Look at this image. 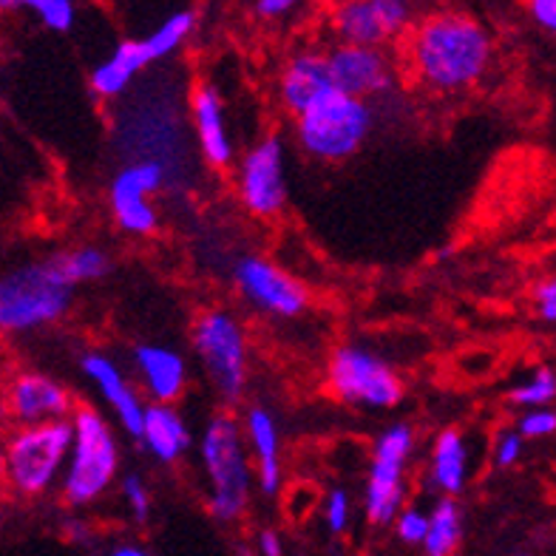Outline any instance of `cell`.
<instances>
[{
  "label": "cell",
  "mask_w": 556,
  "mask_h": 556,
  "mask_svg": "<svg viewBox=\"0 0 556 556\" xmlns=\"http://www.w3.org/2000/svg\"><path fill=\"white\" fill-rule=\"evenodd\" d=\"M494 60V40L466 12H434L406 35V68L417 86L434 94H457L477 86Z\"/></svg>",
  "instance_id": "6da1fadb"
},
{
  "label": "cell",
  "mask_w": 556,
  "mask_h": 556,
  "mask_svg": "<svg viewBox=\"0 0 556 556\" xmlns=\"http://www.w3.org/2000/svg\"><path fill=\"white\" fill-rule=\"evenodd\" d=\"M74 443L72 420L23 426L15 429L3 448V475L17 497H37L52 489L60 475H66Z\"/></svg>",
  "instance_id": "7a4b0ae2"
},
{
  "label": "cell",
  "mask_w": 556,
  "mask_h": 556,
  "mask_svg": "<svg viewBox=\"0 0 556 556\" xmlns=\"http://www.w3.org/2000/svg\"><path fill=\"white\" fill-rule=\"evenodd\" d=\"M372 109L344 91H327L295 117V139L304 154L321 162L350 160L372 131Z\"/></svg>",
  "instance_id": "3957f363"
},
{
  "label": "cell",
  "mask_w": 556,
  "mask_h": 556,
  "mask_svg": "<svg viewBox=\"0 0 556 556\" xmlns=\"http://www.w3.org/2000/svg\"><path fill=\"white\" fill-rule=\"evenodd\" d=\"M244 434L230 415L211 417L202 434V466L207 477V508L216 520H239L250 500V463Z\"/></svg>",
  "instance_id": "277c9868"
},
{
  "label": "cell",
  "mask_w": 556,
  "mask_h": 556,
  "mask_svg": "<svg viewBox=\"0 0 556 556\" xmlns=\"http://www.w3.org/2000/svg\"><path fill=\"white\" fill-rule=\"evenodd\" d=\"M72 307L68 285L52 258L26 264L0 281V327L7 332H31L63 318Z\"/></svg>",
  "instance_id": "5b68a950"
},
{
  "label": "cell",
  "mask_w": 556,
  "mask_h": 556,
  "mask_svg": "<svg viewBox=\"0 0 556 556\" xmlns=\"http://www.w3.org/2000/svg\"><path fill=\"white\" fill-rule=\"evenodd\" d=\"M72 424L74 443L66 475H63V494L72 505H88L94 503L117 477V440L103 417L88 406L74 412Z\"/></svg>",
  "instance_id": "8992f818"
},
{
  "label": "cell",
  "mask_w": 556,
  "mask_h": 556,
  "mask_svg": "<svg viewBox=\"0 0 556 556\" xmlns=\"http://www.w3.org/2000/svg\"><path fill=\"white\" fill-rule=\"evenodd\" d=\"M193 350L225 401H239L248 383V338L227 309H205L193 321Z\"/></svg>",
  "instance_id": "52a82bcc"
},
{
  "label": "cell",
  "mask_w": 556,
  "mask_h": 556,
  "mask_svg": "<svg viewBox=\"0 0 556 556\" xmlns=\"http://www.w3.org/2000/svg\"><path fill=\"white\" fill-rule=\"evenodd\" d=\"M330 389L344 403L392 409L403 397L395 369L364 346H341L330 358Z\"/></svg>",
  "instance_id": "ba28073f"
},
{
  "label": "cell",
  "mask_w": 556,
  "mask_h": 556,
  "mask_svg": "<svg viewBox=\"0 0 556 556\" xmlns=\"http://www.w3.org/2000/svg\"><path fill=\"white\" fill-rule=\"evenodd\" d=\"M412 443H415V434L406 424L389 426L387 432L375 440L372 466H369L364 494L366 520L372 526H389L401 517L403 475H406Z\"/></svg>",
  "instance_id": "9c48e42d"
},
{
  "label": "cell",
  "mask_w": 556,
  "mask_h": 556,
  "mask_svg": "<svg viewBox=\"0 0 556 556\" xmlns=\"http://www.w3.org/2000/svg\"><path fill=\"white\" fill-rule=\"evenodd\" d=\"M236 191L242 205L258 219H273L287 205V170L285 142L267 137L250 148L239 162Z\"/></svg>",
  "instance_id": "30bf717a"
},
{
  "label": "cell",
  "mask_w": 556,
  "mask_h": 556,
  "mask_svg": "<svg viewBox=\"0 0 556 556\" xmlns=\"http://www.w3.org/2000/svg\"><path fill=\"white\" fill-rule=\"evenodd\" d=\"M412 9L401 0H350L332 12V31L338 43L372 46L383 43L412 31Z\"/></svg>",
  "instance_id": "8fae6325"
},
{
  "label": "cell",
  "mask_w": 556,
  "mask_h": 556,
  "mask_svg": "<svg viewBox=\"0 0 556 556\" xmlns=\"http://www.w3.org/2000/svg\"><path fill=\"white\" fill-rule=\"evenodd\" d=\"M162 179H165V170L154 160L131 162L114 176L109 202L114 222L123 227L125 233H154L160 216H156V207L151 205V197H154V191H160Z\"/></svg>",
  "instance_id": "7c38bea8"
},
{
  "label": "cell",
  "mask_w": 556,
  "mask_h": 556,
  "mask_svg": "<svg viewBox=\"0 0 556 556\" xmlns=\"http://www.w3.org/2000/svg\"><path fill=\"white\" fill-rule=\"evenodd\" d=\"M236 287L256 309L276 318H295L307 309V290L290 273L262 256H244L233 270Z\"/></svg>",
  "instance_id": "4fadbf2b"
},
{
  "label": "cell",
  "mask_w": 556,
  "mask_h": 556,
  "mask_svg": "<svg viewBox=\"0 0 556 556\" xmlns=\"http://www.w3.org/2000/svg\"><path fill=\"white\" fill-rule=\"evenodd\" d=\"M330 60L332 86L350 97H378L395 86V68L383 49L372 46H344L338 43L327 52Z\"/></svg>",
  "instance_id": "5bb4252c"
},
{
  "label": "cell",
  "mask_w": 556,
  "mask_h": 556,
  "mask_svg": "<svg viewBox=\"0 0 556 556\" xmlns=\"http://www.w3.org/2000/svg\"><path fill=\"white\" fill-rule=\"evenodd\" d=\"M7 412L17 426L58 424L74 415L72 395L43 372H17L7 383Z\"/></svg>",
  "instance_id": "9a60e30c"
},
{
  "label": "cell",
  "mask_w": 556,
  "mask_h": 556,
  "mask_svg": "<svg viewBox=\"0 0 556 556\" xmlns=\"http://www.w3.org/2000/svg\"><path fill=\"white\" fill-rule=\"evenodd\" d=\"M332 74L327 52H299L287 60L281 74H278V97L287 111H293L295 117L304 114L309 105L332 91Z\"/></svg>",
  "instance_id": "2e32d148"
},
{
  "label": "cell",
  "mask_w": 556,
  "mask_h": 556,
  "mask_svg": "<svg viewBox=\"0 0 556 556\" xmlns=\"http://www.w3.org/2000/svg\"><path fill=\"white\" fill-rule=\"evenodd\" d=\"M83 372L91 378L97 392L114 409V415L119 417V424L139 438L142 426H146L148 406H142V401H139V395L131 389V383L125 381V375L119 372V366L109 355H103V352H88L86 358H83Z\"/></svg>",
  "instance_id": "e0dca14e"
},
{
  "label": "cell",
  "mask_w": 556,
  "mask_h": 556,
  "mask_svg": "<svg viewBox=\"0 0 556 556\" xmlns=\"http://www.w3.org/2000/svg\"><path fill=\"white\" fill-rule=\"evenodd\" d=\"M134 364L142 378V387L154 403H174L182 395L185 381H188V369H185V358L170 346L160 344H139L134 350Z\"/></svg>",
  "instance_id": "ac0fdd59"
},
{
  "label": "cell",
  "mask_w": 556,
  "mask_h": 556,
  "mask_svg": "<svg viewBox=\"0 0 556 556\" xmlns=\"http://www.w3.org/2000/svg\"><path fill=\"white\" fill-rule=\"evenodd\" d=\"M191 117L202 154L211 165L225 168L233 160V142L227 134L222 97L213 86H199L191 97Z\"/></svg>",
  "instance_id": "d6986e66"
},
{
  "label": "cell",
  "mask_w": 556,
  "mask_h": 556,
  "mask_svg": "<svg viewBox=\"0 0 556 556\" xmlns=\"http://www.w3.org/2000/svg\"><path fill=\"white\" fill-rule=\"evenodd\" d=\"M244 438L250 443V452L256 454V480L262 494H278L281 489V460H278V429L273 415L264 406H253L244 420Z\"/></svg>",
  "instance_id": "ffe728a7"
},
{
  "label": "cell",
  "mask_w": 556,
  "mask_h": 556,
  "mask_svg": "<svg viewBox=\"0 0 556 556\" xmlns=\"http://www.w3.org/2000/svg\"><path fill=\"white\" fill-rule=\"evenodd\" d=\"M139 440L162 463L179 460L188 452V446H191V434H188L182 415L174 406H168V403H151L148 406L146 426H142Z\"/></svg>",
  "instance_id": "44dd1931"
},
{
  "label": "cell",
  "mask_w": 556,
  "mask_h": 556,
  "mask_svg": "<svg viewBox=\"0 0 556 556\" xmlns=\"http://www.w3.org/2000/svg\"><path fill=\"white\" fill-rule=\"evenodd\" d=\"M146 49H142V40H123V43L109 54V58L100 63V66L91 72V91L103 100H114L131 86L134 77H137L142 68L148 66Z\"/></svg>",
  "instance_id": "7402d4cb"
},
{
  "label": "cell",
  "mask_w": 556,
  "mask_h": 556,
  "mask_svg": "<svg viewBox=\"0 0 556 556\" xmlns=\"http://www.w3.org/2000/svg\"><path fill=\"white\" fill-rule=\"evenodd\" d=\"M466 475H469V454H466V440L460 432L446 429L434 440L432 460H429V477L432 485L446 497H454L466 489Z\"/></svg>",
  "instance_id": "603a6c76"
},
{
  "label": "cell",
  "mask_w": 556,
  "mask_h": 556,
  "mask_svg": "<svg viewBox=\"0 0 556 556\" xmlns=\"http://www.w3.org/2000/svg\"><path fill=\"white\" fill-rule=\"evenodd\" d=\"M463 540V514L452 497L438 500L429 514V534L424 542L426 556H454Z\"/></svg>",
  "instance_id": "cb8c5ba5"
},
{
  "label": "cell",
  "mask_w": 556,
  "mask_h": 556,
  "mask_svg": "<svg viewBox=\"0 0 556 556\" xmlns=\"http://www.w3.org/2000/svg\"><path fill=\"white\" fill-rule=\"evenodd\" d=\"M193 29H197V15L193 12H174V15H168L142 40V49H146L148 60L154 63V60L174 54L193 35Z\"/></svg>",
  "instance_id": "d4e9b609"
},
{
  "label": "cell",
  "mask_w": 556,
  "mask_h": 556,
  "mask_svg": "<svg viewBox=\"0 0 556 556\" xmlns=\"http://www.w3.org/2000/svg\"><path fill=\"white\" fill-rule=\"evenodd\" d=\"M58 270L63 273L68 285H83V281H97L109 273V256L97 248H74L66 253L52 256Z\"/></svg>",
  "instance_id": "484cf974"
},
{
  "label": "cell",
  "mask_w": 556,
  "mask_h": 556,
  "mask_svg": "<svg viewBox=\"0 0 556 556\" xmlns=\"http://www.w3.org/2000/svg\"><path fill=\"white\" fill-rule=\"evenodd\" d=\"M511 403L522 406V409H545L551 401H556V372L548 366L534 369V375L522 381L520 387H514L508 392Z\"/></svg>",
  "instance_id": "4316f807"
},
{
  "label": "cell",
  "mask_w": 556,
  "mask_h": 556,
  "mask_svg": "<svg viewBox=\"0 0 556 556\" xmlns=\"http://www.w3.org/2000/svg\"><path fill=\"white\" fill-rule=\"evenodd\" d=\"M29 9H35L46 29L68 31L74 26V7L68 0H31Z\"/></svg>",
  "instance_id": "83f0119b"
},
{
  "label": "cell",
  "mask_w": 556,
  "mask_h": 556,
  "mask_svg": "<svg viewBox=\"0 0 556 556\" xmlns=\"http://www.w3.org/2000/svg\"><path fill=\"white\" fill-rule=\"evenodd\" d=\"M395 534L406 545H420L424 548L426 534H429V514L417 511V508H403L401 517L395 520Z\"/></svg>",
  "instance_id": "f1b7e54d"
},
{
  "label": "cell",
  "mask_w": 556,
  "mask_h": 556,
  "mask_svg": "<svg viewBox=\"0 0 556 556\" xmlns=\"http://www.w3.org/2000/svg\"><path fill=\"white\" fill-rule=\"evenodd\" d=\"M517 432H520L522 438L531 440L548 438V434L556 432V412L551 409V406H545V409L522 412L520 424H517Z\"/></svg>",
  "instance_id": "f546056e"
},
{
  "label": "cell",
  "mask_w": 556,
  "mask_h": 556,
  "mask_svg": "<svg viewBox=\"0 0 556 556\" xmlns=\"http://www.w3.org/2000/svg\"><path fill=\"white\" fill-rule=\"evenodd\" d=\"M350 497H346L344 489H332L327 494V503H324V522L330 528L332 534H341L346 526H350Z\"/></svg>",
  "instance_id": "4dcf8cb0"
},
{
  "label": "cell",
  "mask_w": 556,
  "mask_h": 556,
  "mask_svg": "<svg viewBox=\"0 0 556 556\" xmlns=\"http://www.w3.org/2000/svg\"><path fill=\"white\" fill-rule=\"evenodd\" d=\"M123 494H125V503H128V508H131L134 520L146 522L148 511H151V494H148L146 483H142L137 475H128L123 480Z\"/></svg>",
  "instance_id": "1f68e13d"
},
{
  "label": "cell",
  "mask_w": 556,
  "mask_h": 556,
  "mask_svg": "<svg viewBox=\"0 0 556 556\" xmlns=\"http://www.w3.org/2000/svg\"><path fill=\"white\" fill-rule=\"evenodd\" d=\"M522 434L520 432H503L497 438V446H494V463L500 469H508L522 457Z\"/></svg>",
  "instance_id": "d6a6232c"
},
{
  "label": "cell",
  "mask_w": 556,
  "mask_h": 556,
  "mask_svg": "<svg viewBox=\"0 0 556 556\" xmlns=\"http://www.w3.org/2000/svg\"><path fill=\"white\" fill-rule=\"evenodd\" d=\"M534 309L542 321L556 324V276H548L540 281L534 290Z\"/></svg>",
  "instance_id": "836d02e7"
},
{
  "label": "cell",
  "mask_w": 556,
  "mask_h": 556,
  "mask_svg": "<svg viewBox=\"0 0 556 556\" xmlns=\"http://www.w3.org/2000/svg\"><path fill=\"white\" fill-rule=\"evenodd\" d=\"M528 9H531L536 26L556 37V0H534Z\"/></svg>",
  "instance_id": "e575fe53"
},
{
  "label": "cell",
  "mask_w": 556,
  "mask_h": 556,
  "mask_svg": "<svg viewBox=\"0 0 556 556\" xmlns=\"http://www.w3.org/2000/svg\"><path fill=\"white\" fill-rule=\"evenodd\" d=\"M253 9H256L258 17H270V21H276V17H285L293 12V0H258Z\"/></svg>",
  "instance_id": "d590c367"
},
{
  "label": "cell",
  "mask_w": 556,
  "mask_h": 556,
  "mask_svg": "<svg viewBox=\"0 0 556 556\" xmlns=\"http://www.w3.org/2000/svg\"><path fill=\"white\" fill-rule=\"evenodd\" d=\"M258 554L262 556H285V545L276 531H262L258 534Z\"/></svg>",
  "instance_id": "8d00e7d4"
},
{
  "label": "cell",
  "mask_w": 556,
  "mask_h": 556,
  "mask_svg": "<svg viewBox=\"0 0 556 556\" xmlns=\"http://www.w3.org/2000/svg\"><path fill=\"white\" fill-rule=\"evenodd\" d=\"M109 556H151L146 548H139V545H117V548H111Z\"/></svg>",
  "instance_id": "74e56055"
},
{
  "label": "cell",
  "mask_w": 556,
  "mask_h": 556,
  "mask_svg": "<svg viewBox=\"0 0 556 556\" xmlns=\"http://www.w3.org/2000/svg\"><path fill=\"white\" fill-rule=\"evenodd\" d=\"M517 556H522V554H517Z\"/></svg>",
  "instance_id": "f35d334b"
}]
</instances>
